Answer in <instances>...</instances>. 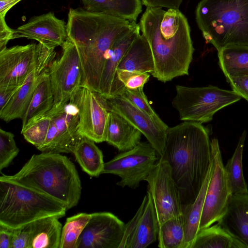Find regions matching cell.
I'll return each mask as SVG.
<instances>
[{
    "label": "cell",
    "instance_id": "cell-1",
    "mask_svg": "<svg viewBox=\"0 0 248 248\" xmlns=\"http://www.w3.org/2000/svg\"><path fill=\"white\" fill-rule=\"evenodd\" d=\"M139 24L154 59L151 75L163 82L188 75L194 49L185 16L179 9L146 7Z\"/></svg>",
    "mask_w": 248,
    "mask_h": 248
},
{
    "label": "cell",
    "instance_id": "cell-2",
    "mask_svg": "<svg viewBox=\"0 0 248 248\" xmlns=\"http://www.w3.org/2000/svg\"><path fill=\"white\" fill-rule=\"evenodd\" d=\"M136 22L83 9H70L66 30L82 67L81 87L99 93L105 55L113 43L131 31Z\"/></svg>",
    "mask_w": 248,
    "mask_h": 248
},
{
    "label": "cell",
    "instance_id": "cell-3",
    "mask_svg": "<svg viewBox=\"0 0 248 248\" xmlns=\"http://www.w3.org/2000/svg\"><path fill=\"white\" fill-rule=\"evenodd\" d=\"M161 157L170 166L183 205L193 202L212 161L208 130L202 124L191 121L169 127Z\"/></svg>",
    "mask_w": 248,
    "mask_h": 248
},
{
    "label": "cell",
    "instance_id": "cell-4",
    "mask_svg": "<svg viewBox=\"0 0 248 248\" xmlns=\"http://www.w3.org/2000/svg\"><path fill=\"white\" fill-rule=\"evenodd\" d=\"M1 174L55 200L67 210L76 206L81 197L82 187L76 168L59 153L33 155L16 173Z\"/></svg>",
    "mask_w": 248,
    "mask_h": 248
},
{
    "label": "cell",
    "instance_id": "cell-5",
    "mask_svg": "<svg viewBox=\"0 0 248 248\" xmlns=\"http://www.w3.org/2000/svg\"><path fill=\"white\" fill-rule=\"evenodd\" d=\"M195 15L206 42L217 51L248 47V0H202Z\"/></svg>",
    "mask_w": 248,
    "mask_h": 248
},
{
    "label": "cell",
    "instance_id": "cell-6",
    "mask_svg": "<svg viewBox=\"0 0 248 248\" xmlns=\"http://www.w3.org/2000/svg\"><path fill=\"white\" fill-rule=\"evenodd\" d=\"M66 208L32 188L0 176V224L16 229L48 216H65Z\"/></svg>",
    "mask_w": 248,
    "mask_h": 248
},
{
    "label": "cell",
    "instance_id": "cell-7",
    "mask_svg": "<svg viewBox=\"0 0 248 248\" xmlns=\"http://www.w3.org/2000/svg\"><path fill=\"white\" fill-rule=\"evenodd\" d=\"M175 89L172 105L178 111L180 120L202 124L210 122L217 111L242 98L233 90L212 85L201 87L176 85Z\"/></svg>",
    "mask_w": 248,
    "mask_h": 248
},
{
    "label": "cell",
    "instance_id": "cell-8",
    "mask_svg": "<svg viewBox=\"0 0 248 248\" xmlns=\"http://www.w3.org/2000/svg\"><path fill=\"white\" fill-rule=\"evenodd\" d=\"M62 46V52L61 57L54 59L48 67L54 96L53 107L46 114L48 115L62 109L81 86L83 71L77 48L68 38Z\"/></svg>",
    "mask_w": 248,
    "mask_h": 248
},
{
    "label": "cell",
    "instance_id": "cell-9",
    "mask_svg": "<svg viewBox=\"0 0 248 248\" xmlns=\"http://www.w3.org/2000/svg\"><path fill=\"white\" fill-rule=\"evenodd\" d=\"M54 47L31 44L7 47L0 51V88L21 86L44 62L54 59Z\"/></svg>",
    "mask_w": 248,
    "mask_h": 248
},
{
    "label": "cell",
    "instance_id": "cell-10",
    "mask_svg": "<svg viewBox=\"0 0 248 248\" xmlns=\"http://www.w3.org/2000/svg\"><path fill=\"white\" fill-rule=\"evenodd\" d=\"M156 151L149 142H140L134 148L117 155L105 163L103 173L121 178L117 185L135 189L150 174L157 160Z\"/></svg>",
    "mask_w": 248,
    "mask_h": 248
},
{
    "label": "cell",
    "instance_id": "cell-11",
    "mask_svg": "<svg viewBox=\"0 0 248 248\" xmlns=\"http://www.w3.org/2000/svg\"><path fill=\"white\" fill-rule=\"evenodd\" d=\"M145 181L148 184V190L153 200L158 226L170 218L182 215L180 192L166 159L159 157Z\"/></svg>",
    "mask_w": 248,
    "mask_h": 248
},
{
    "label": "cell",
    "instance_id": "cell-12",
    "mask_svg": "<svg viewBox=\"0 0 248 248\" xmlns=\"http://www.w3.org/2000/svg\"><path fill=\"white\" fill-rule=\"evenodd\" d=\"M79 113V132L96 143L106 140L110 107L107 99L99 93L80 87L70 101Z\"/></svg>",
    "mask_w": 248,
    "mask_h": 248
},
{
    "label": "cell",
    "instance_id": "cell-13",
    "mask_svg": "<svg viewBox=\"0 0 248 248\" xmlns=\"http://www.w3.org/2000/svg\"><path fill=\"white\" fill-rule=\"evenodd\" d=\"M211 148L214 171L205 197L200 230L207 228L222 218L232 196L217 139L212 140Z\"/></svg>",
    "mask_w": 248,
    "mask_h": 248
},
{
    "label": "cell",
    "instance_id": "cell-14",
    "mask_svg": "<svg viewBox=\"0 0 248 248\" xmlns=\"http://www.w3.org/2000/svg\"><path fill=\"white\" fill-rule=\"evenodd\" d=\"M110 109L118 113L146 138L159 157L163 154L168 126L156 114L152 116L120 95L107 99Z\"/></svg>",
    "mask_w": 248,
    "mask_h": 248
},
{
    "label": "cell",
    "instance_id": "cell-15",
    "mask_svg": "<svg viewBox=\"0 0 248 248\" xmlns=\"http://www.w3.org/2000/svg\"><path fill=\"white\" fill-rule=\"evenodd\" d=\"M125 224L110 212L91 214L79 237L77 248H119Z\"/></svg>",
    "mask_w": 248,
    "mask_h": 248
},
{
    "label": "cell",
    "instance_id": "cell-16",
    "mask_svg": "<svg viewBox=\"0 0 248 248\" xmlns=\"http://www.w3.org/2000/svg\"><path fill=\"white\" fill-rule=\"evenodd\" d=\"M158 223L153 200L148 190L133 218L125 224L119 248H145L156 241Z\"/></svg>",
    "mask_w": 248,
    "mask_h": 248
},
{
    "label": "cell",
    "instance_id": "cell-17",
    "mask_svg": "<svg viewBox=\"0 0 248 248\" xmlns=\"http://www.w3.org/2000/svg\"><path fill=\"white\" fill-rule=\"evenodd\" d=\"M27 38L48 47L62 46L67 39L66 25L52 12L32 17L15 30L14 39Z\"/></svg>",
    "mask_w": 248,
    "mask_h": 248
},
{
    "label": "cell",
    "instance_id": "cell-18",
    "mask_svg": "<svg viewBox=\"0 0 248 248\" xmlns=\"http://www.w3.org/2000/svg\"><path fill=\"white\" fill-rule=\"evenodd\" d=\"M140 31L137 24L128 33L117 39L105 55L99 93L106 99L119 95L125 88L118 78L117 68Z\"/></svg>",
    "mask_w": 248,
    "mask_h": 248
},
{
    "label": "cell",
    "instance_id": "cell-19",
    "mask_svg": "<svg viewBox=\"0 0 248 248\" xmlns=\"http://www.w3.org/2000/svg\"><path fill=\"white\" fill-rule=\"evenodd\" d=\"M48 116L55 124L56 133L46 152L72 153L82 137L79 132V113L77 107L69 102L60 111Z\"/></svg>",
    "mask_w": 248,
    "mask_h": 248
},
{
    "label": "cell",
    "instance_id": "cell-20",
    "mask_svg": "<svg viewBox=\"0 0 248 248\" xmlns=\"http://www.w3.org/2000/svg\"><path fill=\"white\" fill-rule=\"evenodd\" d=\"M154 69V59L150 46L145 37L140 33L118 66V78L125 85L131 77L144 73L151 75Z\"/></svg>",
    "mask_w": 248,
    "mask_h": 248
},
{
    "label": "cell",
    "instance_id": "cell-21",
    "mask_svg": "<svg viewBox=\"0 0 248 248\" xmlns=\"http://www.w3.org/2000/svg\"><path fill=\"white\" fill-rule=\"evenodd\" d=\"M53 60L44 62L29 75L5 107L0 110L1 119L7 123L23 118L38 84L47 73L48 67Z\"/></svg>",
    "mask_w": 248,
    "mask_h": 248
},
{
    "label": "cell",
    "instance_id": "cell-22",
    "mask_svg": "<svg viewBox=\"0 0 248 248\" xmlns=\"http://www.w3.org/2000/svg\"><path fill=\"white\" fill-rule=\"evenodd\" d=\"M142 134L118 113L110 109L106 140L121 152L130 150L140 142Z\"/></svg>",
    "mask_w": 248,
    "mask_h": 248
},
{
    "label": "cell",
    "instance_id": "cell-23",
    "mask_svg": "<svg viewBox=\"0 0 248 248\" xmlns=\"http://www.w3.org/2000/svg\"><path fill=\"white\" fill-rule=\"evenodd\" d=\"M217 222L248 248V194L232 196L225 214Z\"/></svg>",
    "mask_w": 248,
    "mask_h": 248
},
{
    "label": "cell",
    "instance_id": "cell-24",
    "mask_svg": "<svg viewBox=\"0 0 248 248\" xmlns=\"http://www.w3.org/2000/svg\"><path fill=\"white\" fill-rule=\"evenodd\" d=\"M214 171L212 161L200 191L192 203L183 205L182 217L184 221L185 239L183 248H190L198 233L205 195Z\"/></svg>",
    "mask_w": 248,
    "mask_h": 248
},
{
    "label": "cell",
    "instance_id": "cell-25",
    "mask_svg": "<svg viewBox=\"0 0 248 248\" xmlns=\"http://www.w3.org/2000/svg\"><path fill=\"white\" fill-rule=\"evenodd\" d=\"M57 216H48L30 223V248H60L62 226Z\"/></svg>",
    "mask_w": 248,
    "mask_h": 248
},
{
    "label": "cell",
    "instance_id": "cell-26",
    "mask_svg": "<svg viewBox=\"0 0 248 248\" xmlns=\"http://www.w3.org/2000/svg\"><path fill=\"white\" fill-rule=\"evenodd\" d=\"M85 9L136 22L142 11L141 0H81Z\"/></svg>",
    "mask_w": 248,
    "mask_h": 248
},
{
    "label": "cell",
    "instance_id": "cell-27",
    "mask_svg": "<svg viewBox=\"0 0 248 248\" xmlns=\"http://www.w3.org/2000/svg\"><path fill=\"white\" fill-rule=\"evenodd\" d=\"M190 248H248L247 246L217 222L200 230Z\"/></svg>",
    "mask_w": 248,
    "mask_h": 248
},
{
    "label": "cell",
    "instance_id": "cell-28",
    "mask_svg": "<svg viewBox=\"0 0 248 248\" xmlns=\"http://www.w3.org/2000/svg\"><path fill=\"white\" fill-rule=\"evenodd\" d=\"M53 102L54 96L47 72L38 84L22 119L21 130L48 113L53 107Z\"/></svg>",
    "mask_w": 248,
    "mask_h": 248
},
{
    "label": "cell",
    "instance_id": "cell-29",
    "mask_svg": "<svg viewBox=\"0 0 248 248\" xmlns=\"http://www.w3.org/2000/svg\"><path fill=\"white\" fill-rule=\"evenodd\" d=\"M94 142L82 136L72 153L84 171L91 176L98 177L102 174L105 163L102 152Z\"/></svg>",
    "mask_w": 248,
    "mask_h": 248
},
{
    "label": "cell",
    "instance_id": "cell-30",
    "mask_svg": "<svg viewBox=\"0 0 248 248\" xmlns=\"http://www.w3.org/2000/svg\"><path fill=\"white\" fill-rule=\"evenodd\" d=\"M217 51L219 65L226 78L248 75V47L232 46Z\"/></svg>",
    "mask_w": 248,
    "mask_h": 248
},
{
    "label": "cell",
    "instance_id": "cell-31",
    "mask_svg": "<svg viewBox=\"0 0 248 248\" xmlns=\"http://www.w3.org/2000/svg\"><path fill=\"white\" fill-rule=\"evenodd\" d=\"M246 135L247 132L244 130L240 137L232 156L224 166L232 196L248 194V188L243 174L242 164Z\"/></svg>",
    "mask_w": 248,
    "mask_h": 248
},
{
    "label": "cell",
    "instance_id": "cell-32",
    "mask_svg": "<svg viewBox=\"0 0 248 248\" xmlns=\"http://www.w3.org/2000/svg\"><path fill=\"white\" fill-rule=\"evenodd\" d=\"M184 239L182 215L170 218L158 226L159 248H183Z\"/></svg>",
    "mask_w": 248,
    "mask_h": 248
},
{
    "label": "cell",
    "instance_id": "cell-33",
    "mask_svg": "<svg viewBox=\"0 0 248 248\" xmlns=\"http://www.w3.org/2000/svg\"><path fill=\"white\" fill-rule=\"evenodd\" d=\"M91 217V214L81 213L66 218L62 227L60 248H77L79 237Z\"/></svg>",
    "mask_w": 248,
    "mask_h": 248
},
{
    "label": "cell",
    "instance_id": "cell-34",
    "mask_svg": "<svg viewBox=\"0 0 248 248\" xmlns=\"http://www.w3.org/2000/svg\"><path fill=\"white\" fill-rule=\"evenodd\" d=\"M51 121V117L46 114L21 130L24 139L36 148L44 142Z\"/></svg>",
    "mask_w": 248,
    "mask_h": 248
},
{
    "label": "cell",
    "instance_id": "cell-35",
    "mask_svg": "<svg viewBox=\"0 0 248 248\" xmlns=\"http://www.w3.org/2000/svg\"><path fill=\"white\" fill-rule=\"evenodd\" d=\"M19 149L13 133L0 129V171L7 168L17 155Z\"/></svg>",
    "mask_w": 248,
    "mask_h": 248
},
{
    "label": "cell",
    "instance_id": "cell-36",
    "mask_svg": "<svg viewBox=\"0 0 248 248\" xmlns=\"http://www.w3.org/2000/svg\"><path fill=\"white\" fill-rule=\"evenodd\" d=\"M143 87L136 89L125 88L119 95L126 99L137 108L148 114L154 116L156 114L152 108L143 90Z\"/></svg>",
    "mask_w": 248,
    "mask_h": 248
},
{
    "label": "cell",
    "instance_id": "cell-37",
    "mask_svg": "<svg viewBox=\"0 0 248 248\" xmlns=\"http://www.w3.org/2000/svg\"><path fill=\"white\" fill-rule=\"evenodd\" d=\"M30 223L14 229L11 248H30Z\"/></svg>",
    "mask_w": 248,
    "mask_h": 248
},
{
    "label": "cell",
    "instance_id": "cell-38",
    "mask_svg": "<svg viewBox=\"0 0 248 248\" xmlns=\"http://www.w3.org/2000/svg\"><path fill=\"white\" fill-rule=\"evenodd\" d=\"M232 90L248 102V75L226 78Z\"/></svg>",
    "mask_w": 248,
    "mask_h": 248
},
{
    "label": "cell",
    "instance_id": "cell-39",
    "mask_svg": "<svg viewBox=\"0 0 248 248\" xmlns=\"http://www.w3.org/2000/svg\"><path fill=\"white\" fill-rule=\"evenodd\" d=\"M15 30L7 25L5 17L0 16V51L6 47L8 42L14 39Z\"/></svg>",
    "mask_w": 248,
    "mask_h": 248
},
{
    "label": "cell",
    "instance_id": "cell-40",
    "mask_svg": "<svg viewBox=\"0 0 248 248\" xmlns=\"http://www.w3.org/2000/svg\"><path fill=\"white\" fill-rule=\"evenodd\" d=\"M183 0H141L146 7H165L168 9H179Z\"/></svg>",
    "mask_w": 248,
    "mask_h": 248
},
{
    "label": "cell",
    "instance_id": "cell-41",
    "mask_svg": "<svg viewBox=\"0 0 248 248\" xmlns=\"http://www.w3.org/2000/svg\"><path fill=\"white\" fill-rule=\"evenodd\" d=\"M150 74L144 73L131 77L125 84V88L128 89H136L144 85L148 81Z\"/></svg>",
    "mask_w": 248,
    "mask_h": 248
},
{
    "label": "cell",
    "instance_id": "cell-42",
    "mask_svg": "<svg viewBox=\"0 0 248 248\" xmlns=\"http://www.w3.org/2000/svg\"><path fill=\"white\" fill-rule=\"evenodd\" d=\"M14 229L0 224V248H11Z\"/></svg>",
    "mask_w": 248,
    "mask_h": 248
},
{
    "label": "cell",
    "instance_id": "cell-43",
    "mask_svg": "<svg viewBox=\"0 0 248 248\" xmlns=\"http://www.w3.org/2000/svg\"><path fill=\"white\" fill-rule=\"evenodd\" d=\"M20 86L0 88V110L5 107Z\"/></svg>",
    "mask_w": 248,
    "mask_h": 248
},
{
    "label": "cell",
    "instance_id": "cell-44",
    "mask_svg": "<svg viewBox=\"0 0 248 248\" xmlns=\"http://www.w3.org/2000/svg\"><path fill=\"white\" fill-rule=\"evenodd\" d=\"M22 0H0V16L5 17L8 11Z\"/></svg>",
    "mask_w": 248,
    "mask_h": 248
}]
</instances>
